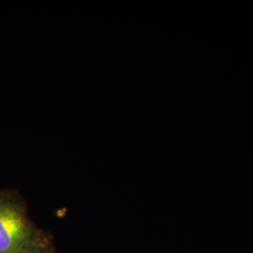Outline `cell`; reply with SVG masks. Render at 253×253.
<instances>
[{
    "instance_id": "obj_1",
    "label": "cell",
    "mask_w": 253,
    "mask_h": 253,
    "mask_svg": "<svg viewBox=\"0 0 253 253\" xmlns=\"http://www.w3.org/2000/svg\"><path fill=\"white\" fill-rule=\"evenodd\" d=\"M35 234L18 197L0 191V253H20Z\"/></svg>"
},
{
    "instance_id": "obj_2",
    "label": "cell",
    "mask_w": 253,
    "mask_h": 253,
    "mask_svg": "<svg viewBox=\"0 0 253 253\" xmlns=\"http://www.w3.org/2000/svg\"><path fill=\"white\" fill-rule=\"evenodd\" d=\"M20 253H54L45 237L35 234Z\"/></svg>"
}]
</instances>
